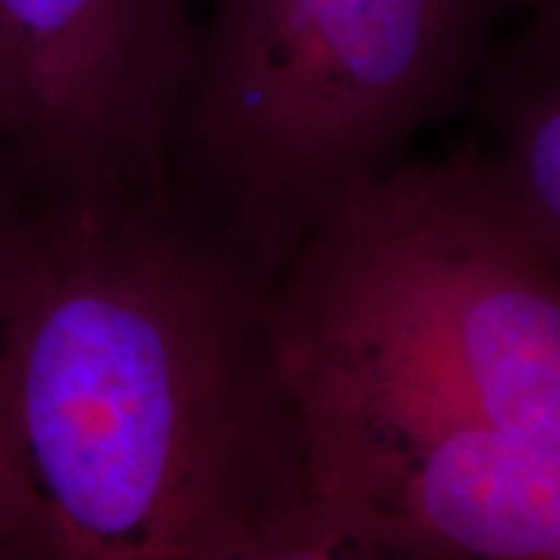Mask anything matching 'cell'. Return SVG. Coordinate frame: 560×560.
I'll list each match as a JSON object with an SVG mask.
<instances>
[{
    "instance_id": "obj_4",
    "label": "cell",
    "mask_w": 560,
    "mask_h": 560,
    "mask_svg": "<svg viewBox=\"0 0 560 560\" xmlns=\"http://www.w3.org/2000/svg\"><path fill=\"white\" fill-rule=\"evenodd\" d=\"M190 0H0V132L34 185L170 179Z\"/></svg>"
},
{
    "instance_id": "obj_5",
    "label": "cell",
    "mask_w": 560,
    "mask_h": 560,
    "mask_svg": "<svg viewBox=\"0 0 560 560\" xmlns=\"http://www.w3.org/2000/svg\"><path fill=\"white\" fill-rule=\"evenodd\" d=\"M503 47H490L470 100L499 138L495 170L532 244L560 262V0L527 9Z\"/></svg>"
},
{
    "instance_id": "obj_6",
    "label": "cell",
    "mask_w": 560,
    "mask_h": 560,
    "mask_svg": "<svg viewBox=\"0 0 560 560\" xmlns=\"http://www.w3.org/2000/svg\"><path fill=\"white\" fill-rule=\"evenodd\" d=\"M0 560H70L68 535L34 478L0 353Z\"/></svg>"
},
{
    "instance_id": "obj_3",
    "label": "cell",
    "mask_w": 560,
    "mask_h": 560,
    "mask_svg": "<svg viewBox=\"0 0 560 560\" xmlns=\"http://www.w3.org/2000/svg\"><path fill=\"white\" fill-rule=\"evenodd\" d=\"M509 9L520 0H213L170 187L283 280L353 187L465 107Z\"/></svg>"
},
{
    "instance_id": "obj_7",
    "label": "cell",
    "mask_w": 560,
    "mask_h": 560,
    "mask_svg": "<svg viewBox=\"0 0 560 560\" xmlns=\"http://www.w3.org/2000/svg\"><path fill=\"white\" fill-rule=\"evenodd\" d=\"M34 252V179L0 132V325L16 304Z\"/></svg>"
},
{
    "instance_id": "obj_2",
    "label": "cell",
    "mask_w": 560,
    "mask_h": 560,
    "mask_svg": "<svg viewBox=\"0 0 560 560\" xmlns=\"http://www.w3.org/2000/svg\"><path fill=\"white\" fill-rule=\"evenodd\" d=\"M278 285L170 179L34 185L0 353L70 560H330Z\"/></svg>"
},
{
    "instance_id": "obj_1",
    "label": "cell",
    "mask_w": 560,
    "mask_h": 560,
    "mask_svg": "<svg viewBox=\"0 0 560 560\" xmlns=\"http://www.w3.org/2000/svg\"><path fill=\"white\" fill-rule=\"evenodd\" d=\"M560 262L493 153L353 187L276 296L332 558H560Z\"/></svg>"
}]
</instances>
